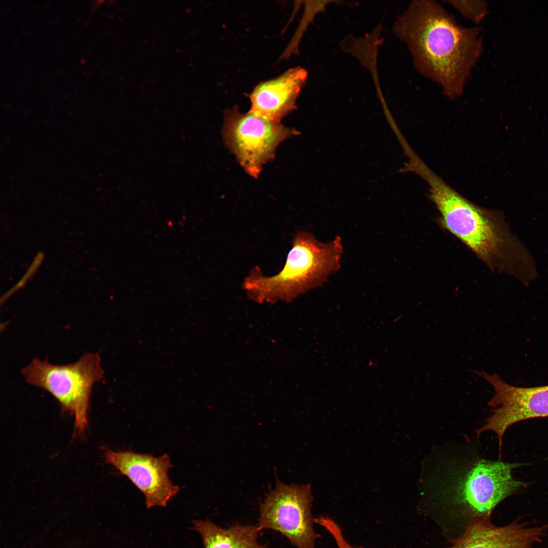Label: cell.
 I'll return each mask as SVG.
<instances>
[{
    "label": "cell",
    "mask_w": 548,
    "mask_h": 548,
    "mask_svg": "<svg viewBox=\"0 0 548 548\" xmlns=\"http://www.w3.org/2000/svg\"><path fill=\"white\" fill-rule=\"evenodd\" d=\"M392 29L419 74L450 99L462 95L483 51L480 27L462 26L436 1L414 0L397 16Z\"/></svg>",
    "instance_id": "1"
},
{
    "label": "cell",
    "mask_w": 548,
    "mask_h": 548,
    "mask_svg": "<svg viewBox=\"0 0 548 548\" xmlns=\"http://www.w3.org/2000/svg\"><path fill=\"white\" fill-rule=\"evenodd\" d=\"M411 172L429 186V198L439 213L437 223L455 236L492 271L513 277L528 287L538 277L531 252L515 235L501 211L469 201L420 158Z\"/></svg>",
    "instance_id": "2"
},
{
    "label": "cell",
    "mask_w": 548,
    "mask_h": 548,
    "mask_svg": "<svg viewBox=\"0 0 548 548\" xmlns=\"http://www.w3.org/2000/svg\"><path fill=\"white\" fill-rule=\"evenodd\" d=\"M342 239L336 236L326 243L307 231L294 236L284 265L276 275L266 277L258 267L252 269L243 284L251 299L258 301L289 302L320 286L340 267Z\"/></svg>",
    "instance_id": "3"
},
{
    "label": "cell",
    "mask_w": 548,
    "mask_h": 548,
    "mask_svg": "<svg viewBox=\"0 0 548 548\" xmlns=\"http://www.w3.org/2000/svg\"><path fill=\"white\" fill-rule=\"evenodd\" d=\"M519 466L483 459L461 463L449 469L439 491L443 499L468 520L467 524L490 518L500 502L526 487L512 475V470Z\"/></svg>",
    "instance_id": "4"
},
{
    "label": "cell",
    "mask_w": 548,
    "mask_h": 548,
    "mask_svg": "<svg viewBox=\"0 0 548 548\" xmlns=\"http://www.w3.org/2000/svg\"><path fill=\"white\" fill-rule=\"evenodd\" d=\"M21 371L26 383L48 392L62 410L74 415L77 434L86 430L91 390L105 374L98 353L85 354L77 361L65 365L35 358Z\"/></svg>",
    "instance_id": "5"
},
{
    "label": "cell",
    "mask_w": 548,
    "mask_h": 548,
    "mask_svg": "<svg viewBox=\"0 0 548 548\" xmlns=\"http://www.w3.org/2000/svg\"><path fill=\"white\" fill-rule=\"evenodd\" d=\"M223 138L239 164L256 178L262 167L275 158L279 145L299 132L277 122L236 107L224 112Z\"/></svg>",
    "instance_id": "6"
},
{
    "label": "cell",
    "mask_w": 548,
    "mask_h": 548,
    "mask_svg": "<svg viewBox=\"0 0 548 548\" xmlns=\"http://www.w3.org/2000/svg\"><path fill=\"white\" fill-rule=\"evenodd\" d=\"M311 485H287L277 480L275 488L260 504L258 520L260 531L281 533L295 548H315L321 537L314 529Z\"/></svg>",
    "instance_id": "7"
},
{
    "label": "cell",
    "mask_w": 548,
    "mask_h": 548,
    "mask_svg": "<svg viewBox=\"0 0 548 548\" xmlns=\"http://www.w3.org/2000/svg\"><path fill=\"white\" fill-rule=\"evenodd\" d=\"M494 388L495 393L488 404L495 408L485 424L476 430L478 436L486 431L497 435L501 448L506 430L519 421L548 417V385L521 387L509 385L497 374L474 370Z\"/></svg>",
    "instance_id": "8"
},
{
    "label": "cell",
    "mask_w": 548,
    "mask_h": 548,
    "mask_svg": "<svg viewBox=\"0 0 548 548\" xmlns=\"http://www.w3.org/2000/svg\"><path fill=\"white\" fill-rule=\"evenodd\" d=\"M105 459L143 494L147 508L166 507L180 490L168 477V470L173 466L167 454L155 457L132 451L107 450Z\"/></svg>",
    "instance_id": "9"
},
{
    "label": "cell",
    "mask_w": 548,
    "mask_h": 548,
    "mask_svg": "<svg viewBox=\"0 0 548 548\" xmlns=\"http://www.w3.org/2000/svg\"><path fill=\"white\" fill-rule=\"evenodd\" d=\"M548 529V525L529 526L515 521L504 526L494 525L490 518L469 522L449 548H534Z\"/></svg>",
    "instance_id": "10"
},
{
    "label": "cell",
    "mask_w": 548,
    "mask_h": 548,
    "mask_svg": "<svg viewBox=\"0 0 548 548\" xmlns=\"http://www.w3.org/2000/svg\"><path fill=\"white\" fill-rule=\"evenodd\" d=\"M307 78L302 67L289 69L279 76L259 83L248 96L249 112L270 120H281L296 109V101Z\"/></svg>",
    "instance_id": "11"
},
{
    "label": "cell",
    "mask_w": 548,
    "mask_h": 548,
    "mask_svg": "<svg viewBox=\"0 0 548 548\" xmlns=\"http://www.w3.org/2000/svg\"><path fill=\"white\" fill-rule=\"evenodd\" d=\"M192 529L197 532L204 548H268L258 540L257 525L234 524L222 528L209 520H194Z\"/></svg>",
    "instance_id": "12"
},
{
    "label": "cell",
    "mask_w": 548,
    "mask_h": 548,
    "mask_svg": "<svg viewBox=\"0 0 548 548\" xmlns=\"http://www.w3.org/2000/svg\"><path fill=\"white\" fill-rule=\"evenodd\" d=\"M444 2L475 25L482 22L489 13L488 5L485 1L447 0Z\"/></svg>",
    "instance_id": "13"
},
{
    "label": "cell",
    "mask_w": 548,
    "mask_h": 548,
    "mask_svg": "<svg viewBox=\"0 0 548 548\" xmlns=\"http://www.w3.org/2000/svg\"><path fill=\"white\" fill-rule=\"evenodd\" d=\"M330 2H332V1H319L305 2L306 3L304 5L305 9L302 21L294 38V41L291 43V44L292 45L289 46L288 48L289 49L287 50L288 52L287 54L291 53V51L294 50V48H296V46L298 45L297 43L300 39V37H301L302 34L303 33L310 23L313 21L316 15L320 12H323L326 6Z\"/></svg>",
    "instance_id": "14"
},
{
    "label": "cell",
    "mask_w": 548,
    "mask_h": 548,
    "mask_svg": "<svg viewBox=\"0 0 548 548\" xmlns=\"http://www.w3.org/2000/svg\"><path fill=\"white\" fill-rule=\"evenodd\" d=\"M314 522L324 528L333 537L338 548H364L352 546L343 535L341 528L329 517L320 516L314 518Z\"/></svg>",
    "instance_id": "15"
},
{
    "label": "cell",
    "mask_w": 548,
    "mask_h": 548,
    "mask_svg": "<svg viewBox=\"0 0 548 548\" xmlns=\"http://www.w3.org/2000/svg\"><path fill=\"white\" fill-rule=\"evenodd\" d=\"M43 257L44 255L41 252L39 253L38 255H36L34 260L23 277L20 280L18 283L3 296V297L4 299L2 301L6 300L16 291L25 285L26 283L32 277V276H33L36 270L38 269V267L43 261Z\"/></svg>",
    "instance_id": "16"
},
{
    "label": "cell",
    "mask_w": 548,
    "mask_h": 548,
    "mask_svg": "<svg viewBox=\"0 0 548 548\" xmlns=\"http://www.w3.org/2000/svg\"><path fill=\"white\" fill-rule=\"evenodd\" d=\"M380 31H378V30H373V31L372 32H371V33H369V35H375V36H378V37H379L380 38V37H379V35H380L381 34V33H380ZM369 34H368V35H369ZM357 38H358V37H357ZM356 38H355V37H349V38L348 39V40H347L346 41V43H345V45H344V49L345 50V51H346L347 52H348V48H349V46L350 44H351V42H352V41H353V40H354L355 39H356Z\"/></svg>",
    "instance_id": "17"
}]
</instances>
